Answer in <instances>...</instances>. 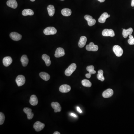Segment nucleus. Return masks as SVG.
<instances>
[{
    "label": "nucleus",
    "mask_w": 134,
    "mask_h": 134,
    "mask_svg": "<svg viewBox=\"0 0 134 134\" xmlns=\"http://www.w3.org/2000/svg\"><path fill=\"white\" fill-rule=\"evenodd\" d=\"M31 0V2H34V1H35V0Z\"/></svg>",
    "instance_id": "obj_39"
},
{
    "label": "nucleus",
    "mask_w": 134,
    "mask_h": 134,
    "mask_svg": "<svg viewBox=\"0 0 134 134\" xmlns=\"http://www.w3.org/2000/svg\"><path fill=\"white\" fill-rule=\"evenodd\" d=\"M110 15L108 14L107 12H104L102 14L99 18V22L101 23H104L106 22V19L108 18L109 17Z\"/></svg>",
    "instance_id": "obj_17"
},
{
    "label": "nucleus",
    "mask_w": 134,
    "mask_h": 134,
    "mask_svg": "<svg viewBox=\"0 0 134 134\" xmlns=\"http://www.w3.org/2000/svg\"><path fill=\"white\" fill-rule=\"evenodd\" d=\"M86 49L88 51H93L96 52L98 50V47L95 45L93 42H91L89 45H87L86 46Z\"/></svg>",
    "instance_id": "obj_8"
},
{
    "label": "nucleus",
    "mask_w": 134,
    "mask_h": 134,
    "mask_svg": "<svg viewBox=\"0 0 134 134\" xmlns=\"http://www.w3.org/2000/svg\"><path fill=\"white\" fill-rule=\"evenodd\" d=\"M87 40V39L86 36H81L80 38L79 41L78 46L79 47L81 48L83 47L86 45Z\"/></svg>",
    "instance_id": "obj_15"
},
{
    "label": "nucleus",
    "mask_w": 134,
    "mask_h": 134,
    "mask_svg": "<svg viewBox=\"0 0 134 134\" xmlns=\"http://www.w3.org/2000/svg\"><path fill=\"white\" fill-rule=\"evenodd\" d=\"M40 76L43 80L45 81H47L50 79V76L47 73L42 72L40 73Z\"/></svg>",
    "instance_id": "obj_24"
},
{
    "label": "nucleus",
    "mask_w": 134,
    "mask_h": 134,
    "mask_svg": "<svg viewBox=\"0 0 134 134\" xmlns=\"http://www.w3.org/2000/svg\"><path fill=\"white\" fill-rule=\"evenodd\" d=\"M10 36L12 40L15 41L20 40L22 38L21 35L17 32H12L10 34Z\"/></svg>",
    "instance_id": "obj_7"
},
{
    "label": "nucleus",
    "mask_w": 134,
    "mask_h": 134,
    "mask_svg": "<svg viewBox=\"0 0 134 134\" xmlns=\"http://www.w3.org/2000/svg\"><path fill=\"white\" fill-rule=\"evenodd\" d=\"M82 85L83 86L87 87H90L92 86V83L91 82L87 80H83L82 81Z\"/></svg>",
    "instance_id": "obj_27"
},
{
    "label": "nucleus",
    "mask_w": 134,
    "mask_h": 134,
    "mask_svg": "<svg viewBox=\"0 0 134 134\" xmlns=\"http://www.w3.org/2000/svg\"><path fill=\"white\" fill-rule=\"evenodd\" d=\"M98 1H99L100 2H105V0H97Z\"/></svg>",
    "instance_id": "obj_37"
},
{
    "label": "nucleus",
    "mask_w": 134,
    "mask_h": 134,
    "mask_svg": "<svg viewBox=\"0 0 134 134\" xmlns=\"http://www.w3.org/2000/svg\"><path fill=\"white\" fill-rule=\"evenodd\" d=\"M21 61L22 64L24 67L27 66L29 60L27 56L26 55H24L21 57Z\"/></svg>",
    "instance_id": "obj_21"
},
{
    "label": "nucleus",
    "mask_w": 134,
    "mask_h": 134,
    "mask_svg": "<svg viewBox=\"0 0 134 134\" xmlns=\"http://www.w3.org/2000/svg\"><path fill=\"white\" fill-rule=\"evenodd\" d=\"M59 91L62 93H68L71 90V87L68 85H63L60 87Z\"/></svg>",
    "instance_id": "obj_12"
},
{
    "label": "nucleus",
    "mask_w": 134,
    "mask_h": 134,
    "mask_svg": "<svg viewBox=\"0 0 134 134\" xmlns=\"http://www.w3.org/2000/svg\"><path fill=\"white\" fill-rule=\"evenodd\" d=\"M42 58L45 62L46 66H49L51 64V62L50 60V57L46 54H44L42 56Z\"/></svg>",
    "instance_id": "obj_20"
},
{
    "label": "nucleus",
    "mask_w": 134,
    "mask_h": 134,
    "mask_svg": "<svg viewBox=\"0 0 134 134\" xmlns=\"http://www.w3.org/2000/svg\"><path fill=\"white\" fill-rule=\"evenodd\" d=\"M102 35L104 36L114 37L115 36V33L113 29H106L103 30L102 32Z\"/></svg>",
    "instance_id": "obj_6"
},
{
    "label": "nucleus",
    "mask_w": 134,
    "mask_h": 134,
    "mask_svg": "<svg viewBox=\"0 0 134 134\" xmlns=\"http://www.w3.org/2000/svg\"><path fill=\"white\" fill-rule=\"evenodd\" d=\"M84 18H85V19L87 20V21H89L90 19H93V18L91 16H90L89 15H85L84 16Z\"/></svg>",
    "instance_id": "obj_32"
},
{
    "label": "nucleus",
    "mask_w": 134,
    "mask_h": 134,
    "mask_svg": "<svg viewBox=\"0 0 134 134\" xmlns=\"http://www.w3.org/2000/svg\"><path fill=\"white\" fill-rule=\"evenodd\" d=\"M24 112L27 115V118L31 120L34 117V114L32 112V109L28 108H25L23 109Z\"/></svg>",
    "instance_id": "obj_13"
},
{
    "label": "nucleus",
    "mask_w": 134,
    "mask_h": 134,
    "mask_svg": "<svg viewBox=\"0 0 134 134\" xmlns=\"http://www.w3.org/2000/svg\"><path fill=\"white\" fill-rule=\"evenodd\" d=\"M131 6H132V7H134V0H132Z\"/></svg>",
    "instance_id": "obj_36"
},
{
    "label": "nucleus",
    "mask_w": 134,
    "mask_h": 134,
    "mask_svg": "<svg viewBox=\"0 0 134 134\" xmlns=\"http://www.w3.org/2000/svg\"><path fill=\"white\" fill-rule=\"evenodd\" d=\"M65 52L63 48L61 47H59L57 49L55 54V56L57 58L63 56L65 55Z\"/></svg>",
    "instance_id": "obj_9"
},
{
    "label": "nucleus",
    "mask_w": 134,
    "mask_h": 134,
    "mask_svg": "<svg viewBox=\"0 0 134 134\" xmlns=\"http://www.w3.org/2000/svg\"><path fill=\"white\" fill-rule=\"evenodd\" d=\"M113 51L117 56L120 57L123 54V51L121 47L118 45H115L113 48Z\"/></svg>",
    "instance_id": "obj_2"
},
{
    "label": "nucleus",
    "mask_w": 134,
    "mask_h": 134,
    "mask_svg": "<svg viewBox=\"0 0 134 134\" xmlns=\"http://www.w3.org/2000/svg\"><path fill=\"white\" fill-rule=\"evenodd\" d=\"M70 115L71 116H73V117H77V116L76 114H75L73 113H71L70 114Z\"/></svg>",
    "instance_id": "obj_35"
},
{
    "label": "nucleus",
    "mask_w": 134,
    "mask_h": 134,
    "mask_svg": "<svg viewBox=\"0 0 134 134\" xmlns=\"http://www.w3.org/2000/svg\"><path fill=\"white\" fill-rule=\"evenodd\" d=\"M91 75H91V74H90L89 73L86 74V75H85V76L88 78H90L91 77Z\"/></svg>",
    "instance_id": "obj_33"
},
{
    "label": "nucleus",
    "mask_w": 134,
    "mask_h": 134,
    "mask_svg": "<svg viewBox=\"0 0 134 134\" xmlns=\"http://www.w3.org/2000/svg\"><path fill=\"white\" fill-rule=\"evenodd\" d=\"M61 13L63 16L68 17L71 15V11L69 8H64L62 10Z\"/></svg>",
    "instance_id": "obj_25"
},
{
    "label": "nucleus",
    "mask_w": 134,
    "mask_h": 134,
    "mask_svg": "<svg viewBox=\"0 0 134 134\" xmlns=\"http://www.w3.org/2000/svg\"><path fill=\"white\" fill-rule=\"evenodd\" d=\"M57 32L56 29L54 27H49L45 29L43 31L44 34L46 35H54Z\"/></svg>",
    "instance_id": "obj_3"
},
{
    "label": "nucleus",
    "mask_w": 134,
    "mask_h": 134,
    "mask_svg": "<svg viewBox=\"0 0 134 134\" xmlns=\"http://www.w3.org/2000/svg\"><path fill=\"white\" fill-rule=\"evenodd\" d=\"M29 103L32 106H35L37 105L38 104V100L36 95H31L30 97Z\"/></svg>",
    "instance_id": "obj_16"
},
{
    "label": "nucleus",
    "mask_w": 134,
    "mask_h": 134,
    "mask_svg": "<svg viewBox=\"0 0 134 134\" xmlns=\"http://www.w3.org/2000/svg\"><path fill=\"white\" fill-rule=\"evenodd\" d=\"M51 106L54 109L55 113L60 112L62 110L61 107L58 102H52L51 103Z\"/></svg>",
    "instance_id": "obj_10"
},
{
    "label": "nucleus",
    "mask_w": 134,
    "mask_h": 134,
    "mask_svg": "<svg viewBox=\"0 0 134 134\" xmlns=\"http://www.w3.org/2000/svg\"><path fill=\"white\" fill-rule=\"evenodd\" d=\"M53 134H60V133L59 132H57V131H56V132H54V133H53Z\"/></svg>",
    "instance_id": "obj_38"
},
{
    "label": "nucleus",
    "mask_w": 134,
    "mask_h": 134,
    "mask_svg": "<svg viewBox=\"0 0 134 134\" xmlns=\"http://www.w3.org/2000/svg\"><path fill=\"white\" fill-rule=\"evenodd\" d=\"M7 4L8 7L14 9L17 7L18 4L16 0H9L7 2Z\"/></svg>",
    "instance_id": "obj_18"
},
{
    "label": "nucleus",
    "mask_w": 134,
    "mask_h": 134,
    "mask_svg": "<svg viewBox=\"0 0 134 134\" xmlns=\"http://www.w3.org/2000/svg\"><path fill=\"white\" fill-rule=\"evenodd\" d=\"M77 111H78L79 113H82V111L81 110V109H80V107H77Z\"/></svg>",
    "instance_id": "obj_34"
},
{
    "label": "nucleus",
    "mask_w": 134,
    "mask_h": 134,
    "mask_svg": "<svg viewBox=\"0 0 134 134\" xmlns=\"http://www.w3.org/2000/svg\"><path fill=\"white\" fill-rule=\"evenodd\" d=\"M129 40H128V42L129 45H134V38H133V36L132 35H129Z\"/></svg>",
    "instance_id": "obj_30"
},
{
    "label": "nucleus",
    "mask_w": 134,
    "mask_h": 134,
    "mask_svg": "<svg viewBox=\"0 0 134 134\" xmlns=\"http://www.w3.org/2000/svg\"><path fill=\"white\" fill-rule=\"evenodd\" d=\"M133 31V29L130 28L127 29H123L122 34L124 38H127L128 35H132Z\"/></svg>",
    "instance_id": "obj_19"
},
{
    "label": "nucleus",
    "mask_w": 134,
    "mask_h": 134,
    "mask_svg": "<svg viewBox=\"0 0 134 134\" xmlns=\"http://www.w3.org/2000/svg\"><path fill=\"white\" fill-rule=\"evenodd\" d=\"M87 70L91 75L95 74L96 73V71L94 70V67L92 65L87 67Z\"/></svg>",
    "instance_id": "obj_28"
},
{
    "label": "nucleus",
    "mask_w": 134,
    "mask_h": 134,
    "mask_svg": "<svg viewBox=\"0 0 134 134\" xmlns=\"http://www.w3.org/2000/svg\"><path fill=\"white\" fill-rule=\"evenodd\" d=\"M16 83L18 87H21L25 84L26 78L24 76L22 75H18L16 79Z\"/></svg>",
    "instance_id": "obj_4"
},
{
    "label": "nucleus",
    "mask_w": 134,
    "mask_h": 134,
    "mask_svg": "<svg viewBox=\"0 0 134 134\" xmlns=\"http://www.w3.org/2000/svg\"><path fill=\"white\" fill-rule=\"evenodd\" d=\"M34 14L33 11L31 9H25L22 11V15L24 16H27L28 15H33Z\"/></svg>",
    "instance_id": "obj_23"
},
{
    "label": "nucleus",
    "mask_w": 134,
    "mask_h": 134,
    "mask_svg": "<svg viewBox=\"0 0 134 134\" xmlns=\"http://www.w3.org/2000/svg\"><path fill=\"white\" fill-rule=\"evenodd\" d=\"M113 90L111 89H108L102 93V96L104 98H108L112 97L113 95Z\"/></svg>",
    "instance_id": "obj_11"
},
{
    "label": "nucleus",
    "mask_w": 134,
    "mask_h": 134,
    "mask_svg": "<svg viewBox=\"0 0 134 134\" xmlns=\"http://www.w3.org/2000/svg\"><path fill=\"white\" fill-rule=\"evenodd\" d=\"M61 0V1H64L65 0Z\"/></svg>",
    "instance_id": "obj_40"
},
{
    "label": "nucleus",
    "mask_w": 134,
    "mask_h": 134,
    "mask_svg": "<svg viewBox=\"0 0 134 134\" xmlns=\"http://www.w3.org/2000/svg\"><path fill=\"white\" fill-rule=\"evenodd\" d=\"M5 120V115L2 112L0 113V125H2L4 123Z\"/></svg>",
    "instance_id": "obj_29"
},
{
    "label": "nucleus",
    "mask_w": 134,
    "mask_h": 134,
    "mask_svg": "<svg viewBox=\"0 0 134 134\" xmlns=\"http://www.w3.org/2000/svg\"><path fill=\"white\" fill-rule=\"evenodd\" d=\"M45 126V125L44 123H42L40 121H37L34 123L33 127L36 131L39 132L43 129Z\"/></svg>",
    "instance_id": "obj_5"
},
{
    "label": "nucleus",
    "mask_w": 134,
    "mask_h": 134,
    "mask_svg": "<svg viewBox=\"0 0 134 134\" xmlns=\"http://www.w3.org/2000/svg\"><path fill=\"white\" fill-rule=\"evenodd\" d=\"M12 62V59L10 57L7 56L4 57L3 60V63L5 66L8 67L10 65Z\"/></svg>",
    "instance_id": "obj_14"
},
{
    "label": "nucleus",
    "mask_w": 134,
    "mask_h": 134,
    "mask_svg": "<svg viewBox=\"0 0 134 134\" xmlns=\"http://www.w3.org/2000/svg\"><path fill=\"white\" fill-rule=\"evenodd\" d=\"M48 12V15L50 17H52L54 14L55 12V9L54 7L52 5H49L48 6L47 8Z\"/></svg>",
    "instance_id": "obj_22"
},
{
    "label": "nucleus",
    "mask_w": 134,
    "mask_h": 134,
    "mask_svg": "<svg viewBox=\"0 0 134 134\" xmlns=\"http://www.w3.org/2000/svg\"><path fill=\"white\" fill-rule=\"evenodd\" d=\"M76 64L72 63L68 67L65 71V74L66 76H69L72 75L76 69Z\"/></svg>",
    "instance_id": "obj_1"
},
{
    "label": "nucleus",
    "mask_w": 134,
    "mask_h": 134,
    "mask_svg": "<svg viewBox=\"0 0 134 134\" xmlns=\"http://www.w3.org/2000/svg\"><path fill=\"white\" fill-rule=\"evenodd\" d=\"M98 74L97 75V78H98V80H101V82L104 81L105 80V78L103 76V71L102 70H99L98 71Z\"/></svg>",
    "instance_id": "obj_26"
},
{
    "label": "nucleus",
    "mask_w": 134,
    "mask_h": 134,
    "mask_svg": "<svg viewBox=\"0 0 134 134\" xmlns=\"http://www.w3.org/2000/svg\"><path fill=\"white\" fill-rule=\"evenodd\" d=\"M87 22L88 26H92L95 24L96 23V20L94 19H90L89 21H87Z\"/></svg>",
    "instance_id": "obj_31"
}]
</instances>
